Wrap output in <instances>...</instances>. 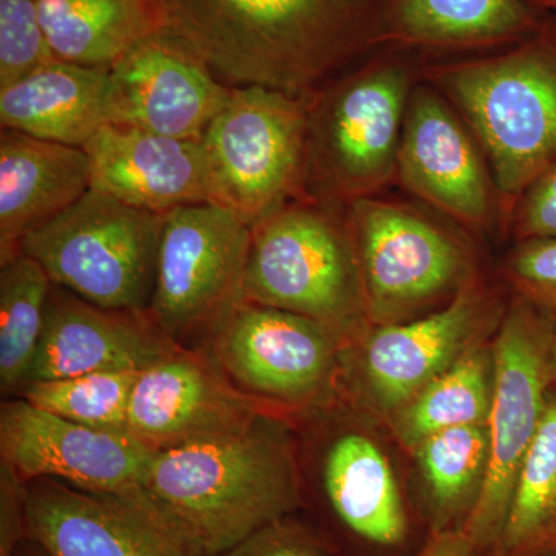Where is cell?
<instances>
[{
    "label": "cell",
    "mask_w": 556,
    "mask_h": 556,
    "mask_svg": "<svg viewBox=\"0 0 556 556\" xmlns=\"http://www.w3.org/2000/svg\"><path fill=\"white\" fill-rule=\"evenodd\" d=\"M7 556H50V554L46 548L40 546L39 543H36L35 540L25 538V540L21 541Z\"/></svg>",
    "instance_id": "cell-36"
},
{
    "label": "cell",
    "mask_w": 556,
    "mask_h": 556,
    "mask_svg": "<svg viewBox=\"0 0 556 556\" xmlns=\"http://www.w3.org/2000/svg\"><path fill=\"white\" fill-rule=\"evenodd\" d=\"M339 208L302 197L254 226L243 300L313 318L351 345L371 321L353 237Z\"/></svg>",
    "instance_id": "cell-4"
},
{
    "label": "cell",
    "mask_w": 556,
    "mask_h": 556,
    "mask_svg": "<svg viewBox=\"0 0 556 556\" xmlns=\"http://www.w3.org/2000/svg\"><path fill=\"white\" fill-rule=\"evenodd\" d=\"M53 285L42 266L22 252L0 262V390L5 399L25 386Z\"/></svg>",
    "instance_id": "cell-27"
},
{
    "label": "cell",
    "mask_w": 556,
    "mask_h": 556,
    "mask_svg": "<svg viewBox=\"0 0 556 556\" xmlns=\"http://www.w3.org/2000/svg\"><path fill=\"white\" fill-rule=\"evenodd\" d=\"M412 90L407 62L388 58L311 93L303 197L346 206L390 182Z\"/></svg>",
    "instance_id": "cell-5"
},
{
    "label": "cell",
    "mask_w": 556,
    "mask_h": 556,
    "mask_svg": "<svg viewBox=\"0 0 556 556\" xmlns=\"http://www.w3.org/2000/svg\"><path fill=\"white\" fill-rule=\"evenodd\" d=\"M556 556V555H555Z\"/></svg>",
    "instance_id": "cell-38"
},
{
    "label": "cell",
    "mask_w": 556,
    "mask_h": 556,
    "mask_svg": "<svg viewBox=\"0 0 556 556\" xmlns=\"http://www.w3.org/2000/svg\"><path fill=\"white\" fill-rule=\"evenodd\" d=\"M402 186L450 217L470 226L492 219L493 177L459 116L437 90L409 94L399 146Z\"/></svg>",
    "instance_id": "cell-17"
},
{
    "label": "cell",
    "mask_w": 556,
    "mask_h": 556,
    "mask_svg": "<svg viewBox=\"0 0 556 556\" xmlns=\"http://www.w3.org/2000/svg\"><path fill=\"white\" fill-rule=\"evenodd\" d=\"M25 510L27 538L50 556H203L142 486L98 492L33 479Z\"/></svg>",
    "instance_id": "cell-12"
},
{
    "label": "cell",
    "mask_w": 556,
    "mask_h": 556,
    "mask_svg": "<svg viewBox=\"0 0 556 556\" xmlns=\"http://www.w3.org/2000/svg\"><path fill=\"white\" fill-rule=\"evenodd\" d=\"M493 313L484 289L466 283L447 305L426 317L368 329L357 342L362 390L393 416L478 342Z\"/></svg>",
    "instance_id": "cell-16"
},
{
    "label": "cell",
    "mask_w": 556,
    "mask_h": 556,
    "mask_svg": "<svg viewBox=\"0 0 556 556\" xmlns=\"http://www.w3.org/2000/svg\"><path fill=\"white\" fill-rule=\"evenodd\" d=\"M492 390V350L471 348L394 413V434L402 447L413 452L420 442L441 431L486 424Z\"/></svg>",
    "instance_id": "cell-25"
},
{
    "label": "cell",
    "mask_w": 556,
    "mask_h": 556,
    "mask_svg": "<svg viewBox=\"0 0 556 556\" xmlns=\"http://www.w3.org/2000/svg\"><path fill=\"white\" fill-rule=\"evenodd\" d=\"M167 28L228 87L309 97L378 46L382 0H159Z\"/></svg>",
    "instance_id": "cell-1"
},
{
    "label": "cell",
    "mask_w": 556,
    "mask_h": 556,
    "mask_svg": "<svg viewBox=\"0 0 556 556\" xmlns=\"http://www.w3.org/2000/svg\"><path fill=\"white\" fill-rule=\"evenodd\" d=\"M218 556H332L313 532L291 517L262 527Z\"/></svg>",
    "instance_id": "cell-32"
},
{
    "label": "cell",
    "mask_w": 556,
    "mask_h": 556,
    "mask_svg": "<svg viewBox=\"0 0 556 556\" xmlns=\"http://www.w3.org/2000/svg\"><path fill=\"white\" fill-rule=\"evenodd\" d=\"M346 219L371 324H396L468 283V260L450 233L401 204L365 197Z\"/></svg>",
    "instance_id": "cell-11"
},
{
    "label": "cell",
    "mask_w": 556,
    "mask_h": 556,
    "mask_svg": "<svg viewBox=\"0 0 556 556\" xmlns=\"http://www.w3.org/2000/svg\"><path fill=\"white\" fill-rule=\"evenodd\" d=\"M91 189L142 211L208 203L201 141L104 123L84 146Z\"/></svg>",
    "instance_id": "cell-19"
},
{
    "label": "cell",
    "mask_w": 556,
    "mask_h": 556,
    "mask_svg": "<svg viewBox=\"0 0 556 556\" xmlns=\"http://www.w3.org/2000/svg\"><path fill=\"white\" fill-rule=\"evenodd\" d=\"M413 453L426 482L437 530H448L450 521L464 511L468 518L489 466L486 424L441 431L420 442Z\"/></svg>",
    "instance_id": "cell-28"
},
{
    "label": "cell",
    "mask_w": 556,
    "mask_h": 556,
    "mask_svg": "<svg viewBox=\"0 0 556 556\" xmlns=\"http://www.w3.org/2000/svg\"><path fill=\"white\" fill-rule=\"evenodd\" d=\"M507 274L521 298L556 318V239L519 241Z\"/></svg>",
    "instance_id": "cell-31"
},
{
    "label": "cell",
    "mask_w": 556,
    "mask_h": 556,
    "mask_svg": "<svg viewBox=\"0 0 556 556\" xmlns=\"http://www.w3.org/2000/svg\"><path fill=\"white\" fill-rule=\"evenodd\" d=\"M308 97L265 87H232L201 148L208 203L249 228L302 199Z\"/></svg>",
    "instance_id": "cell-6"
},
{
    "label": "cell",
    "mask_w": 556,
    "mask_h": 556,
    "mask_svg": "<svg viewBox=\"0 0 556 556\" xmlns=\"http://www.w3.org/2000/svg\"><path fill=\"white\" fill-rule=\"evenodd\" d=\"M153 452L129 434L79 426L22 397L0 405V463L22 479H56L79 489L141 486Z\"/></svg>",
    "instance_id": "cell-15"
},
{
    "label": "cell",
    "mask_w": 556,
    "mask_h": 556,
    "mask_svg": "<svg viewBox=\"0 0 556 556\" xmlns=\"http://www.w3.org/2000/svg\"><path fill=\"white\" fill-rule=\"evenodd\" d=\"M492 353L489 466L473 510L460 527L478 551L500 541L519 467L556 382V318L519 295L504 317Z\"/></svg>",
    "instance_id": "cell-9"
},
{
    "label": "cell",
    "mask_w": 556,
    "mask_h": 556,
    "mask_svg": "<svg viewBox=\"0 0 556 556\" xmlns=\"http://www.w3.org/2000/svg\"><path fill=\"white\" fill-rule=\"evenodd\" d=\"M324 433L313 453V473L332 514L362 540L396 546L407 535L408 519L386 452L356 427Z\"/></svg>",
    "instance_id": "cell-20"
},
{
    "label": "cell",
    "mask_w": 556,
    "mask_h": 556,
    "mask_svg": "<svg viewBox=\"0 0 556 556\" xmlns=\"http://www.w3.org/2000/svg\"><path fill=\"white\" fill-rule=\"evenodd\" d=\"M109 72L51 61L0 89V126L84 148L105 123Z\"/></svg>",
    "instance_id": "cell-23"
},
{
    "label": "cell",
    "mask_w": 556,
    "mask_h": 556,
    "mask_svg": "<svg viewBox=\"0 0 556 556\" xmlns=\"http://www.w3.org/2000/svg\"><path fill=\"white\" fill-rule=\"evenodd\" d=\"M230 90L166 27L139 42L110 70L105 123L201 141L229 101Z\"/></svg>",
    "instance_id": "cell-13"
},
{
    "label": "cell",
    "mask_w": 556,
    "mask_h": 556,
    "mask_svg": "<svg viewBox=\"0 0 556 556\" xmlns=\"http://www.w3.org/2000/svg\"><path fill=\"white\" fill-rule=\"evenodd\" d=\"M478 548L460 529L434 530L419 556H477Z\"/></svg>",
    "instance_id": "cell-35"
},
{
    "label": "cell",
    "mask_w": 556,
    "mask_h": 556,
    "mask_svg": "<svg viewBox=\"0 0 556 556\" xmlns=\"http://www.w3.org/2000/svg\"><path fill=\"white\" fill-rule=\"evenodd\" d=\"M142 489L203 556H218L303 506L291 417L263 413L228 437L153 452Z\"/></svg>",
    "instance_id": "cell-2"
},
{
    "label": "cell",
    "mask_w": 556,
    "mask_h": 556,
    "mask_svg": "<svg viewBox=\"0 0 556 556\" xmlns=\"http://www.w3.org/2000/svg\"><path fill=\"white\" fill-rule=\"evenodd\" d=\"M428 76L460 110L511 204L555 166L556 14L503 53L437 65Z\"/></svg>",
    "instance_id": "cell-3"
},
{
    "label": "cell",
    "mask_w": 556,
    "mask_h": 556,
    "mask_svg": "<svg viewBox=\"0 0 556 556\" xmlns=\"http://www.w3.org/2000/svg\"><path fill=\"white\" fill-rule=\"evenodd\" d=\"M163 217L90 189L27 233L20 251L35 258L56 287L93 305L149 311Z\"/></svg>",
    "instance_id": "cell-7"
},
{
    "label": "cell",
    "mask_w": 556,
    "mask_h": 556,
    "mask_svg": "<svg viewBox=\"0 0 556 556\" xmlns=\"http://www.w3.org/2000/svg\"><path fill=\"white\" fill-rule=\"evenodd\" d=\"M269 412L230 386L204 348L179 346L139 372L127 433L164 452L228 437Z\"/></svg>",
    "instance_id": "cell-14"
},
{
    "label": "cell",
    "mask_w": 556,
    "mask_h": 556,
    "mask_svg": "<svg viewBox=\"0 0 556 556\" xmlns=\"http://www.w3.org/2000/svg\"><path fill=\"white\" fill-rule=\"evenodd\" d=\"M54 60L38 0H0V89Z\"/></svg>",
    "instance_id": "cell-30"
},
{
    "label": "cell",
    "mask_w": 556,
    "mask_h": 556,
    "mask_svg": "<svg viewBox=\"0 0 556 556\" xmlns=\"http://www.w3.org/2000/svg\"><path fill=\"white\" fill-rule=\"evenodd\" d=\"M527 2L540 10L541 13L556 14V0H527Z\"/></svg>",
    "instance_id": "cell-37"
},
{
    "label": "cell",
    "mask_w": 556,
    "mask_h": 556,
    "mask_svg": "<svg viewBox=\"0 0 556 556\" xmlns=\"http://www.w3.org/2000/svg\"><path fill=\"white\" fill-rule=\"evenodd\" d=\"M514 230L519 241L556 239V164L514 204Z\"/></svg>",
    "instance_id": "cell-33"
},
{
    "label": "cell",
    "mask_w": 556,
    "mask_h": 556,
    "mask_svg": "<svg viewBox=\"0 0 556 556\" xmlns=\"http://www.w3.org/2000/svg\"><path fill=\"white\" fill-rule=\"evenodd\" d=\"M38 11L58 61L102 72L167 27L159 0H38Z\"/></svg>",
    "instance_id": "cell-24"
},
{
    "label": "cell",
    "mask_w": 556,
    "mask_h": 556,
    "mask_svg": "<svg viewBox=\"0 0 556 556\" xmlns=\"http://www.w3.org/2000/svg\"><path fill=\"white\" fill-rule=\"evenodd\" d=\"M25 484L7 464L0 463V556H7L27 538Z\"/></svg>",
    "instance_id": "cell-34"
},
{
    "label": "cell",
    "mask_w": 556,
    "mask_h": 556,
    "mask_svg": "<svg viewBox=\"0 0 556 556\" xmlns=\"http://www.w3.org/2000/svg\"><path fill=\"white\" fill-rule=\"evenodd\" d=\"M179 346L149 311L102 308L53 285L25 386L90 372L142 371Z\"/></svg>",
    "instance_id": "cell-18"
},
{
    "label": "cell",
    "mask_w": 556,
    "mask_h": 556,
    "mask_svg": "<svg viewBox=\"0 0 556 556\" xmlns=\"http://www.w3.org/2000/svg\"><path fill=\"white\" fill-rule=\"evenodd\" d=\"M500 556L556 555V382L519 467Z\"/></svg>",
    "instance_id": "cell-26"
},
{
    "label": "cell",
    "mask_w": 556,
    "mask_h": 556,
    "mask_svg": "<svg viewBox=\"0 0 556 556\" xmlns=\"http://www.w3.org/2000/svg\"><path fill=\"white\" fill-rule=\"evenodd\" d=\"M544 14L527 0H382L378 46L466 51L521 42Z\"/></svg>",
    "instance_id": "cell-22"
},
{
    "label": "cell",
    "mask_w": 556,
    "mask_h": 556,
    "mask_svg": "<svg viewBox=\"0 0 556 556\" xmlns=\"http://www.w3.org/2000/svg\"><path fill=\"white\" fill-rule=\"evenodd\" d=\"M139 372L104 371L38 380L22 387L17 397L79 426L129 434L130 399Z\"/></svg>",
    "instance_id": "cell-29"
},
{
    "label": "cell",
    "mask_w": 556,
    "mask_h": 556,
    "mask_svg": "<svg viewBox=\"0 0 556 556\" xmlns=\"http://www.w3.org/2000/svg\"><path fill=\"white\" fill-rule=\"evenodd\" d=\"M91 189L84 148L0 131V262L20 254L21 241L73 206Z\"/></svg>",
    "instance_id": "cell-21"
},
{
    "label": "cell",
    "mask_w": 556,
    "mask_h": 556,
    "mask_svg": "<svg viewBox=\"0 0 556 556\" xmlns=\"http://www.w3.org/2000/svg\"><path fill=\"white\" fill-rule=\"evenodd\" d=\"M346 346L313 318L241 300L200 348L244 397L292 419L331 407Z\"/></svg>",
    "instance_id": "cell-8"
},
{
    "label": "cell",
    "mask_w": 556,
    "mask_h": 556,
    "mask_svg": "<svg viewBox=\"0 0 556 556\" xmlns=\"http://www.w3.org/2000/svg\"><path fill=\"white\" fill-rule=\"evenodd\" d=\"M252 229L214 203L164 214L149 313L181 346H201L243 300Z\"/></svg>",
    "instance_id": "cell-10"
}]
</instances>
